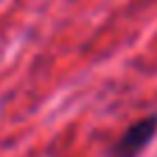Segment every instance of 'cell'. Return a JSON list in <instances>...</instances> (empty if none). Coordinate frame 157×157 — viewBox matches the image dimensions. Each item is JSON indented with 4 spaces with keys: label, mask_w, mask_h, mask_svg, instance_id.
<instances>
[{
    "label": "cell",
    "mask_w": 157,
    "mask_h": 157,
    "mask_svg": "<svg viewBox=\"0 0 157 157\" xmlns=\"http://www.w3.org/2000/svg\"><path fill=\"white\" fill-rule=\"evenodd\" d=\"M157 132V116H146L129 125L113 146V157H139Z\"/></svg>",
    "instance_id": "1"
}]
</instances>
